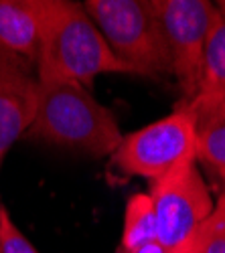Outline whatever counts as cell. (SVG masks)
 Listing matches in <instances>:
<instances>
[{"label": "cell", "instance_id": "cell-2", "mask_svg": "<svg viewBox=\"0 0 225 253\" xmlns=\"http://www.w3.org/2000/svg\"><path fill=\"white\" fill-rule=\"evenodd\" d=\"M31 140L90 156H112L122 142L116 116L88 87L73 81H39Z\"/></svg>", "mask_w": 225, "mask_h": 253}, {"label": "cell", "instance_id": "cell-17", "mask_svg": "<svg viewBox=\"0 0 225 253\" xmlns=\"http://www.w3.org/2000/svg\"><path fill=\"white\" fill-rule=\"evenodd\" d=\"M217 8H219V12L225 16V0H223V2H217Z\"/></svg>", "mask_w": 225, "mask_h": 253}, {"label": "cell", "instance_id": "cell-7", "mask_svg": "<svg viewBox=\"0 0 225 253\" xmlns=\"http://www.w3.org/2000/svg\"><path fill=\"white\" fill-rule=\"evenodd\" d=\"M37 101L39 79L33 65L0 47V170L14 142L29 132Z\"/></svg>", "mask_w": 225, "mask_h": 253}, {"label": "cell", "instance_id": "cell-6", "mask_svg": "<svg viewBox=\"0 0 225 253\" xmlns=\"http://www.w3.org/2000/svg\"><path fill=\"white\" fill-rule=\"evenodd\" d=\"M160 20L162 37L171 61V75L177 79L182 101L197 95L207 37L217 4L207 0H152Z\"/></svg>", "mask_w": 225, "mask_h": 253}, {"label": "cell", "instance_id": "cell-14", "mask_svg": "<svg viewBox=\"0 0 225 253\" xmlns=\"http://www.w3.org/2000/svg\"><path fill=\"white\" fill-rule=\"evenodd\" d=\"M175 253H203V229L199 231V233L191 241H187L182 247H179Z\"/></svg>", "mask_w": 225, "mask_h": 253}, {"label": "cell", "instance_id": "cell-18", "mask_svg": "<svg viewBox=\"0 0 225 253\" xmlns=\"http://www.w3.org/2000/svg\"><path fill=\"white\" fill-rule=\"evenodd\" d=\"M219 180H221V188L225 191V176H219Z\"/></svg>", "mask_w": 225, "mask_h": 253}, {"label": "cell", "instance_id": "cell-16", "mask_svg": "<svg viewBox=\"0 0 225 253\" xmlns=\"http://www.w3.org/2000/svg\"><path fill=\"white\" fill-rule=\"evenodd\" d=\"M4 207H2V203H0V233H2V215H4Z\"/></svg>", "mask_w": 225, "mask_h": 253}, {"label": "cell", "instance_id": "cell-11", "mask_svg": "<svg viewBox=\"0 0 225 253\" xmlns=\"http://www.w3.org/2000/svg\"><path fill=\"white\" fill-rule=\"evenodd\" d=\"M156 239V215L148 193H136L128 199L124 211V227L118 253H130L140 245Z\"/></svg>", "mask_w": 225, "mask_h": 253}, {"label": "cell", "instance_id": "cell-12", "mask_svg": "<svg viewBox=\"0 0 225 253\" xmlns=\"http://www.w3.org/2000/svg\"><path fill=\"white\" fill-rule=\"evenodd\" d=\"M203 253H225V191L221 188L215 209L203 227Z\"/></svg>", "mask_w": 225, "mask_h": 253}, {"label": "cell", "instance_id": "cell-1", "mask_svg": "<svg viewBox=\"0 0 225 253\" xmlns=\"http://www.w3.org/2000/svg\"><path fill=\"white\" fill-rule=\"evenodd\" d=\"M39 16V81H73L90 87L97 75L126 73L132 69L122 63L84 4L65 0H33Z\"/></svg>", "mask_w": 225, "mask_h": 253}, {"label": "cell", "instance_id": "cell-13", "mask_svg": "<svg viewBox=\"0 0 225 253\" xmlns=\"http://www.w3.org/2000/svg\"><path fill=\"white\" fill-rule=\"evenodd\" d=\"M0 253H39L35 245L23 235V231L10 219L8 211L2 215V233H0Z\"/></svg>", "mask_w": 225, "mask_h": 253}, {"label": "cell", "instance_id": "cell-4", "mask_svg": "<svg viewBox=\"0 0 225 253\" xmlns=\"http://www.w3.org/2000/svg\"><path fill=\"white\" fill-rule=\"evenodd\" d=\"M110 158L118 172L142 176L150 182L197 160V122L193 110L180 101L169 116L122 138Z\"/></svg>", "mask_w": 225, "mask_h": 253}, {"label": "cell", "instance_id": "cell-10", "mask_svg": "<svg viewBox=\"0 0 225 253\" xmlns=\"http://www.w3.org/2000/svg\"><path fill=\"white\" fill-rule=\"evenodd\" d=\"M191 110L197 122V160L225 176V103Z\"/></svg>", "mask_w": 225, "mask_h": 253}, {"label": "cell", "instance_id": "cell-5", "mask_svg": "<svg viewBox=\"0 0 225 253\" xmlns=\"http://www.w3.org/2000/svg\"><path fill=\"white\" fill-rule=\"evenodd\" d=\"M148 195L156 215V241L171 253L191 241L205 227L215 209V199L197 160L154 180Z\"/></svg>", "mask_w": 225, "mask_h": 253}, {"label": "cell", "instance_id": "cell-8", "mask_svg": "<svg viewBox=\"0 0 225 253\" xmlns=\"http://www.w3.org/2000/svg\"><path fill=\"white\" fill-rule=\"evenodd\" d=\"M0 47L27 59L39 55V16L33 0H0Z\"/></svg>", "mask_w": 225, "mask_h": 253}, {"label": "cell", "instance_id": "cell-3", "mask_svg": "<svg viewBox=\"0 0 225 253\" xmlns=\"http://www.w3.org/2000/svg\"><path fill=\"white\" fill-rule=\"evenodd\" d=\"M84 8L112 53L134 75L150 79L171 75V61L152 0H88Z\"/></svg>", "mask_w": 225, "mask_h": 253}, {"label": "cell", "instance_id": "cell-15", "mask_svg": "<svg viewBox=\"0 0 225 253\" xmlns=\"http://www.w3.org/2000/svg\"><path fill=\"white\" fill-rule=\"evenodd\" d=\"M130 253H171L165 245L162 243H158L156 239L154 241H150V243H144V245H140L138 249H134V251H130ZM175 253V251H173Z\"/></svg>", "mask_w": 225, "mask_h": 253}, {"label": "cell", "instance_id": "cell-9", "mask_svg": "<svg viewBox=\"0 0 225 253\" xmlns=\"http://www.w3.org/2000/svg\"><path fill=\"white\" fill-rule=\"evenodd\" d=\"M185 103H189L191 108L225 103V16L219 12V8L207 37L197 95Z\"/></svg>", "mask_w": 225, "mask_h": 253}]
</instances>
